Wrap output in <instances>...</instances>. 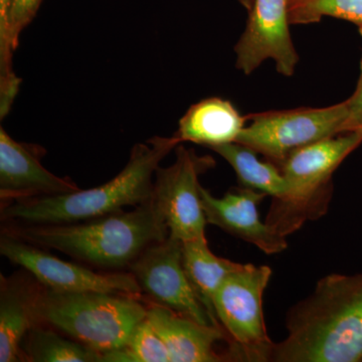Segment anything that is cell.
Wrapping results in <instances>:
<instances>
[{
  "label": "cell",
  "mask_w": 362,
  "mask_h": 362,
  "mask_svg": "<svg viewBox=\"0 0 362 362\" xmlns=\"http://www.w3.org/2000/svg\"><path fill=\"white\" fill-rule=\"evenodd\" d=\"M291 25L319 23L324 16L350 21L362 35V0H290Z\"/></svg>",
  "instance_id": "21"
},
{
  "label": "cell",
  "mask_w": 362,
  "mask_h": 362,
  "mask_svg": "<svg viewBox=\"0 0 362 362\" xmlns=\"http://www.w3.org/2000/svg\"><path fill=\"white\" fill-rule=\"evenodd\" d=\"M175 163L157 169L152 199L163 216L171 238L181 242L206 239L207 221L199 176L214 168L216 161L180 144L175 148Z\"/></svg>",
  "instance_id": "8"
},
{
  "label": "cell",
  "mask_w": 362,
  "mask_h": 362,
  "mask_svg": "<svg viewBox=\"0 0 362 362\" xmlns=\"http://www.w3.org/2000/svg\"><path fill=\"white\" fill-rule=\"evenodd\" d=\"M42 0H13L9 14V37L14 49H18L21 33L37 16Z\"/></svg>",
  "instance_id": "23"
},
{
  "label": "cell",
  "mask_w": 362,
  "mask_h": 362,
  "mask_svg": "<svg viewBox=\"0 0 362 362\" xmlns=\"http://www.w3.org/2000/svg\"><path fill=\"white\" fill-rule=\"evenodd\" d=\"M0 254L25 269L37 282L62 292H102L143 297L131 272L100 273L71 262L64 261L9 233H2Z\"/></svg>",
  "instance_id": "9"
},
{
  "label": "cell",
  "mask_w": 362,
  "mask_h": 362,
  "mask_svg": "<svg viewBox=\"0 0 362 362\" xmlns=\"http://www.w3.org/2000/svg\"><path fill=\"white\" fill-rule=\"evenodd\" d=\"M286 328L270 361L362 362V274L321 279L288 312Z\"/></svg>",
  "instance_id": "1"
},
{
  "label": "cell",
  "mask_w": 362,
  "mask_h": 362,
  "mask_svg": "<svg viewBox=\"0 0 362 362\" xmlns=\"http://www.w3.org/2000/svg\"><path fill=\"white\" fill-rule=\"evenodd\" d=\"M267 197L252 188H233L221 199L202 187V209L207 223L254 245L266 255L280 254L288 247L284 235L259 220V204Z\"/></svg>",
  "instance_id": "13"
},
{
  "label": "cell",
  "mask_w": 362,
  "mask_h": 362,
  "mask_svg": "<svg viewBox=\"0 0 362 362\" xmlns=\"http://www.w3.org/2000/svg\"><path fill=\"white\" fill-rule=\"evenodd\" d=\"M44 147L13 139L0 127V199L2 204L70 194L80 189L71 178L59 177L42 164Z\"/></svg>",
  "instance_id": "12"
},
{
  "label": "cell",
  "mask_w": 362,
  "mask_h": 362,
  "mask_svg": "<svg viewBox=\"0 0 362 362\" xmlns=\"http://www.w3.org/2000/svg\"><path fill=\"white\" fill-rule=\"evenodd\" d=\"M142 298L102 292H62L42 286L37 324L65 333L103 356L125 346L135 328L146 318L148 306Z\"/></svg>",
  "instance_id": "4"
},
{
  "label": "cell",
  "mask_w": 362,
  "mask_h": 362,
  "mask_svg": "<svg viewBox=\"0 0 362 362\" xmlns=\"http://www.w3.org/2000/svg\"><path fill=\"white\" fill-rule=\"evenodd\" d=\"M272 274L270 267L243 264L214 293V314L237 361H270L275 343L267 333L263 298Z\"/></svg>",
  "instance_id": "6"
},
{
  "label": "cell",
  "mask_w": 362,
  "mask_h": 362,
  "mask_svg": "<svg viewBox=\"0 0 362 362\" xmlns=\"http://www.w3.org/2000/svg\"><path fill=\"white\" fill-rule=\"evenodd\" d=\"M102 362H171L165 343L146 318L131 335L122 349L107 352Z\"/></svg>",
  "instance_id": "20"
},
{
  "label": "cell",
  "mask_w": 362,
  "mask_h": 362,
  "mask_svg": "<svg viewBox=\"0 0 362 362\" xmlns=\"http://www.w3.org/2000/svg\"><path fill=\"white\" fill-rule=\"evenodd\" d=\"M13 0H0V118L4 119L13 108L20 92L21 78L13 69L16 52L9 37V14Z\"/></svg>",
  "instance_id": "22"
},
{
  "label": "cell",
  "mask_w": 362,
  "mask_h": 362,
  "mask_svg": "<svg viewBox=\"0 0 362 362\" xmlns=\"http://www.w3.org/2000/svg\"><path fill=\"white\" fill-rule=\"evenodd\" d=\"M211 149L228 161L244 187L264 192L273 199H282L287 194V182L282 171L271 162L259 160L255 150L238 142Z\"/></svg>",
  "instance_id": "18"
},
{
  "label": "cell",
  "mask_w": 362,
  "mask_h": 362,
  "mask_svg": "<svg viewBox=\"0 0 362 362\" xmlns=\"http://www.w3.org/2000/svg\"><path fill=\"white\" fill-rule=\"evenodd\" d=\"M361 143L362 131H356L319 140L290 153L281 164L287 194L273 199L266 223L287 238L307 221L325 214L333 173Z\"/></svg>",
  "instance_id": "5"
},
{
  "label": "cell",
  "mask_w": 362,
  "mask_h": 362,
  "mask_svg": "<svg viewBox=\"0 0 362 362\" xmlns=\"http://www.w3.org/2000/svg\"><path fill=\"white\" fill-rule=\"evenodd\" d=\"M239 1L246 7L247 11H250L252 8V4H254V0H239Z\"/></svg>",
  "instance_id": "25"
},
{
  "label": "cell",
  "mask_w": 362,
  "mask_h": 362,
  "mask_svg": "<svg viewBox=\"0 0 362 362\" xmlns=\"http://www.w3.org/2000/svg\"><path fill=\"white\" fill-rule=\"evenodd\" d=\"M232 102L213 97L192 105L181 117L175 136L181 143L192 142L209 149L235 142L246 126Z\"/></svg>",
  "instance_id": "16"
},
{
  "label": "cell",
  "mask_w": 362,
  "mask_h": 362,
  "mask_svg": "<svg viewBox=\"0 0 362 362\" xmlns=\"http://www.w3.org/2000/svg\"><path fill=\"white\" fill-rule=\"evenodd\" d=\"M346 101L347 117L344 133L362 131V70L356 92Z\"/></svg>",
  "instance_id": "24"
},
{
  "label": "cell",
  "mask_w": 362,
  "mask_h": 362,
  "mask_svg": "<svg viewBox=\"0 0 362 362\" xmlns=\"http://www.w3.org/2000/svg\"><path fill=\"white\" fill-rule=\"evenodd\" d=\"M23 361L33 362H102V354L44 325L33 326L23 344Z\"/></svg>",
  "instance_id": "19"
},
{
  "label": "cell",
  "mask_w": 362,
  "mask_h": 362,
  "mask_svg": "<svg viewBox=\"0 0 362 362\" xmlns=\"http://www.w3.org/2000/svg\"><path fill=\"white\" fill-rule=\"evenodd\" d=\"M4 232L104 269L129 268L147 247L169 237L166 221L152 199L127 213L78 223L9 225Z\"/></svg>",
  "instance_id": "3"
},
{
  "label": "cell",
  "mask_w": 362,
  "mask_h": 362,
  "mask_svg": "<svg viewBox=\"0 0 362 362\" xmlns=\"http://www.w3.org/2000/svg\"><path fill=\"white\" fill-rule=\"evenodd\" d=\"M346 117V101L323 108L252 114L235 142L282 164L294 150L343 134Z\"/></svg>",
  "instance_id": "7"
},
{
  "label": "cell",
  "mask_w": 362,
  "mask_h": 362,
  "mask_svg": "<svg viewBox=\"0 0 362 362\" xmlns=\"http://www.w3.org/2000/svg\"><path fill=\"white\" fill-rule=\"evenodd\" d=\"M129 270L142 295H146L151 303L161 305L204 325L216 326L190 284L183 266L181 240L169 235L168 239L147 247L131 264Z\"/></svg>",
  "instance_id": "10"
},
{
  "label": "cell",
  "mask_w": 362,
  "mask_h": 362,
  "mask_svg": "<svg viewBox=\"0 0 362 362\" xmlns=\"http://www.w3.org/2000/svg\"><path fill=\"white\" fill-rule=\"evenodd\" d=\"M290 0H254L246 28L235 47V66L245 75L267 59L280 75H294L299 56L290 33Z\"/></svg>",
  "instance_id": "11"
},
{
  "label": "cell",
  "mask_w": 362,
  "mask_h": 362,
  "mask_svg": "<svg viewBox=\"0 0 362 362\" xmlns=\"http://www.w3.org/2000/svg\"><path fill=\"white\" fill-rule=\"evenodd\" d=\"M147 319L156 328L168 347L171 362H218L221 356L216 343L226 340L225 331L213 325H204L176 312L149 302Z\"/></svg>",
  "instance_id": "14"
},
{
  "label": "cell",
  "mask_w": 362,
  "mask_h": 362,
  "mask_svg": "<svg viewBox=\"0 0 362 362\" xmlns=\"http://www.w3.org/2000/svg\"><path fill=\"white\" fill-rule=\"evenodd\" d=\"M182 262L195 294L204 305L214 325L221 328L214 314V293L223 280L230 273L240 269L243 264L216 256L209 250L206 238L182 242Z\"/></svg>",
  "instance_id": "17"
},
{
  "label": "cell",
  "mask_w": 362,
  "mask_h": 362,
  "mask_svg": "<svg viewBox=\"0 0 362 362\" xmlns=\"http://www.w3.org/2000/svg\"><path fill=\"white\" fill-rule=\"evenodd\" d=\"M181 144L175 135L154 136L137 143L122 170L100 187L70 194L2 204L0 218L8 225H57L93 220L139 206L153 197L154 177L160 163Z\"/></svg>",
  "instance_id": "2"
},
{
  "label": "cell",
  "mask_w": 362,
  "mask_h": 362,
  "mask_svg": "<svg viewBox=\"0 0 362 362\" xmlns=\"http://www.w3.org/2000/svg\"><path fill=\"white\" fill-rule=\"evenodd\" d=\"M37 280V279H35ZM23 275L4 278L0 285V362L23 361V344L37 324L42 286Z\"/></svg>",
  "instance_id": "15"
},
{
  "label": "cell",
  "mask_w": 362,
  "mask_h": 362,
  "mask_svg": "<svg viewBox=\"0 0 362 362\" xmlns=\"http://www.w3.org/2000/svg\"><path fill=\"white\" fill-rule=\"evenodd\" d=\"M361 70H362V59H361Z\"/></svg>",
  "instance_id": "26"
}]
</instances>
